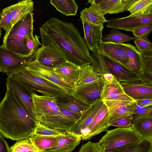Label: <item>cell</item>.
I'll return each instance as SVG.
<instances>
[{"label": "cell", "instance_id": "obj_1", "mask_svg": "<svg viewBox=\"0 0 152 152\" xmlns=\"http://www.w3.org/2000/svg\"><path fill=\"white\" fill-rule=\"evenodd\" d=\"M42 46L52 45L67 60L79 66L90 64L89 50L78 29L72 23L51 18L39 28Z\"/></svg>", "mask_w": 152, "mask_h": 152}, {"label": "cell", "instance_id": "obj_2", "mask_svg": "<svg viewBox=\"0 0 152 152\" xmlns=\"http://www.w3.org/2000/svg\"><path fill=\"white\" fill-rule=\"evenodd\" d=\"M37 123L7 88L4 97L0 103V133L1 134L13 140L28 138L34 134Z\"/></svg>", "mask_w": 152, "mask_h": 152}, {"label": "cell", "instance_id": "obj_3", "mask_svg": "<svg viewBox=\"0 0 152 152\" xmlns=\"http://www.w3.org/2000/svg\"><path fill=\"white\" fill-rule=\"evenodd\" d=\"M33 22L32 12L25 15L5 34L2 46L9 50L23 56L33 54H30L25 45V40L27 36L33 33Z\"/></svg>", "mask_w": 152, "mask_h": 152}, {"label": "cell", "instance_id": "obj_4", "mask_svg": "<svg viewBox=\"0 0 152 152\" xmlns=\"http://www.w3.org/2000/svg\"><path fill=\"white\" fill-rule=\"evenodd\" d=\"M11 76L31 92L37 91L42 95L54 97L69 94L55 84L26 69Z\"/></svg>", "mask_w": 152, "mask_h": 152}, {"label": "cell", "instance_id": "obj_5", "mask_svg": "<svg viewBox=\"0 0 152 152\" xmlns=\"http://www.w3.org/2000/svg\"><path fill=\"white\" fill-rule=\"evenodd\" d=\"M142 139L131 126L108 130L97 143L100 149H114L137 142Z\"/></svg>", "mask_w": 152, "mask_h": 152}, {"label": "cell", "instance_id": "obj_6", "mask_svg": "<svg viewBox=\"0 0 152 152\" xmlns=\"http://www.w3.org/2000/svg\"><path fill=\"white\" fill-rule=\"evenodd\" d=\"M35 58L33 54L23 56L0 46V72L11 75L25 69L28 64Z\"/></svg>", "mask_w": 152, "mask_h": 152}, {"label": "cell", "instance_id": "obj_7", "mask_svg": "<svg viewBox=\"0 0 152 152\" xmlns=\"http://www.w3.org/2000/svg\"><path fill=\"white\" fill-rule=\"evenodd\" d=\"M61 115L42 116L37 120L40 124L62 133L71 132L81 115L59 107Z\"/></svg>", "mask_w": 152, "mask_h": 152}, {"label": "cell", "instance_id": "obj_8", "mask_svg": "<svg viewBox=\"0 0 152 152\" xmlns=\"http://www.w3.org/2000/svg\"><path fill=\"white\" fill-rule=\"evenodd\" d=\"M31 0L20 1L4 9L0 13V28L7 33L11 27L26 14L34 10Z\"/></svg>", "mask_w": 152, "mask_h": 152}, {"label": "cell", "instance_id": "obj_9", "mask_svg": "<svg viewBox=\"0 0 152 152\" xmlns=\"http://www.w3.org/2000/svg\"><path fill=\"white\" fill-rule=\"evenodd\" d=\"M26 69L37 76L55 84L69 94L73 96L75 86L57 75L53 68L45 66L33 60L29 63Z\"/></svg>", "mask_w": 152, "mask_h": 152}, {"label": "cell", "instance_id": "obj_10", "mask_svg": "<svg viewBox=\"0 0 152 152\" xmlns=\"http://www.w3.org/2000/svg\"><path fill=\"white\" fill-rule=\"evenodd\" d=\"M7 76L6 83L7 88L11 91L20 104L31 117L37 121L31 97L32 92L11 75Z\"/></svg>", "mask_w": 152, "mask_h": 152}, {"label": "cell", "instance_id": "obj_11", "mask_svg": "<svg viewBox=\"0 0 152 152\" xmlns=\"http://www.w3.org/2000/svg\"><path fill=\"white\" fill-rule=\"evenodd\" d=\"M105 80L103 76L94 82L76 86L73 96L91 105L101 99V95Z\"/></svg>", "mask_w": 152, "mask_h": 152}, {"label": "cell", "instance_id": "obj_12", "mask_svg": "<svg viewBox=\"0 0 152 152\" xmlns=\"http://www.w3.org/2000/svg\"><path fill=\"white\" fill-rule=\"evenodd\" d=\"M120 83L125 94L134 101L152 99V82L137 77L134 80Z\"/></svg>", "mask_w": 152, "mask_h": 152}, {"label": "cell", "instance_id": "obj_13", "mask_svg": "<svg viewBox=\"0 0 152 152\" xmlns=\"http://www.w3.org/2000/svg\"><path fill=\"white\" fill-rule=\"evenodd\" d=\"M152 23V13L145 15H131L121 18H112L107 20L106 27L132 31L138 27Z\"/></svg>", "mask_w": 152, "mask_h": 152}, {"label": "cell", "instance_id": "obj_14", "mask_svg": "<svg viewBox=\"0 0 152 152\" xmlns=\"http://www.w3.org/2000/svg\"><path fill=\"white\" fill-rule=\"evenodd\" d=\"M35 54L34 61L50 68H55L68 61L62 53L51 45L41 46Z\"/></svg>", "mask_w": 152, "mask_h": 152}, {"label": "cell", "instance_id": "obj_15", "mask_svg": "<svg viewBox=\"0 0 152 152\" xmlns=\"http://www.w3.org/2000/svg\"><path fill=\"white\" fill-rule=\"evenodd\" d=\"M31 97L37 121L42 116L62 114L55 97L39 95L34 92L31 93Z\"/></svg>", "mask_w": 152, "mask_h": 152}, {"label": "cell", "instance_id": "obj_16", "mask_svg": "<svg viewBox=\"0 0 152 152\" xmlns=\"http://www.w3.org/2000/svg\"><path fill=\"white\" fill-rule=\"evenodd\" d=\"M136 0H88L87 3L101 15L117 14L127 11Z\"/></svg>", "mask_w": 152, "mask_h": 152}, {"label": "cell", "instance_id": "obj_17", "mask_svg": "<svg viewBox=\"0 0 152 152\" xmlns=\"http://www.w3.org/2000/svg\"><path fill=\"white\" fill-rule=\"evenodd\" d=\"M108 111L104 104L92 122L81 131V139L89 140L101 132H107L110 126L108 124Z\"/></svg>", "mask_w": 152, "mask_h": 152}, {"label": "cell", "instance_id": "obj_18", "mask_svg": "<svg viewBox=\"0 0 152 152\" xmlns=\"http://www.w3.org/2000/svg\"><path fill=\"white\" fill-rule=\"evenodd\" d=\"M103 61L109 73L119 82H129L137 78V75L130 70L114 61L93 50Z\"/></svg>", "mask_w": 152, "mask_h": 152}, {"label": "cell", "instance_id": "obj_19", "mask_svg": "<svg viewBox=\"0 0 152 152\" xmlns=\"http://www.w3.org/2000/svg\"><path fill=\"white\" fill-rule=\"evenodd\" d=\"M102 100L106 106L108 111V124L110 126L112 123L118 118L126 116H132L134 110V102Z\"/></svg>", "mask_w": 152, "mask_h": 152}, {"label": "cell", "instance_id": "obj_20", "mask_svg": "<svg viewBox=\"0 0 152 152\" xmlns=\"http://www.w3.org/2000/svg\"><path fill=\"white\" fill-rule=\"evenodd\" d=\"M94 49L124 67L129 61L126 54L117 43L102 41L99 42Z\"/></svg>", "mask_w": 152, "mask_h": 152}, {"label": "cell", "instance_id": "obj_21", "mask_svg": "<svg viewBox=\"0 0 152 152\" xmlns=\"http://www.w3.org/2000/svg\"><path fill=\"white\" fill-rule=\"evenodd\" d=\"M101 97L102 100L135 102L125 94L115 78L110 81H105Z\"/></svg>", "mask_w": 152, "mask_h": 152}, {"label": "cell", "instance_id": "obj_22", "mask_svg": "<svg viewBox=\"0 0 152 152\" xmlns=\"http://www.w3.org/2000/svg\"><path fill=\"white\" fill-rule=\"evenodd\" d=\"M81 138L79 135L71 132L65 133L55 145L42 152L72 151L80 144Z\"/></svg>", "mask_w": 152, "mask_h": 152}, {"label": "cell", "instance_id": "obj_23", "mask_svg": "<svg viewBox=\"0 0 152 152\" xmlns=\"http://www.w3.org/2000/svg\"><path fill=\"white\" fill-rule=\"evenodd\" d=\"M84 34V39L89 50L91 51L99 42L103 41L102 31L103 24L94 25L86 21H82Z\"/></svg>", "mask_w": 152, "mask_h": 152}, {"label": "cell", "instance_id": "obj_24", "mask_svg": "<svg viewBox=\"0 0 152 152\" xmlns=\"http://www.w3.org/2000/svg\"><path fill=\"white\" fill-rule=\"evenodd\" d=\"M55 98L59 107L81 115L91 105L69 94Z\"/></svg>", "mask_w": 152, "mask_h": 152}, {"label": "cell", "instance_id": "obj_25", "mask_svg": "<svg viewBox=\"0 0 152 152\" xmlns=\"http://www.w3.org/2000/svg\"><path fill=\"white\" fill-rule=\"evenodd\" d=\"M103 104L100 99L91 104L73 127L71 132L80 136L81 131L92 122Z\"/></svg>", "mask_w": 152, "mask_h": 152}, {"label": "cell", "instance_id": "obj_26", "mask_svg": "<svg viewBox=\"0 0 152 152\" xmlns=\"http://www.w3.org/2000/svg\"><path fill=\"white\" fill-rule=\"evenodd\" d=\"M118 44L125 51L129 58V61L125 67L138 76L142 65L141 53L135 47L129 43Z\"/></svg>", "mask_w": 152, "mask_h": 152}, {"label": "cell", "instance_id": "obj_27", "mask_svg": "<svg viewBox=\"0 0 152 152\" xmlns=\"http://www.w3.org/2000/svg\"><path fill=\"white\" fill-rule=\"evenodd\" d=\"M80 66L67 61L53 68L54 72L59 76L75 86L77 85Z\"/></svg>", "mask_w": 152, "mask_h": 152}, {"label": "cell", "instance_id": "obj_28", "mask_svg": "<svg viewBox=\"0 0 152 152\" xmlns=\"http://www.w3.org/2000/svg\"><path fill=\"white\" fill-rule=\"evenodd\" d=\"M100 152H152V140L142 139L130 145L114 149H100Z\"/></svg>", "mask_w": 152, "mask_h": 152}, {"label": "cell", "instance_id": "obj_29", "mask_svg": "<svg viewBox=\"0 0 152 152\" xmlns=\"http://www.w3.org/2000/svg\"><path fill=\"white\" fill-rule=\"evenodd\" d=\"M62 135L50 136L33 134L28 139L39 152H42L54 146Z\"/></svg>", "mask_w": 152, "mask_h": 152}, {"label": "cell", "instance_id": "obj_30", "mask_svg": "<svg viewBox=\"0 0 152 152\" xmlns=\"http://www.w3.org/2000/svg\"><path fill=\"white\" fill-rule=\"evenodd\" d=\"M102 76H103L97 71L91 64L80 66L76 86L94 82Z\"/></svg>", "mask_w": 152, "mask_h": 152}, {"label": "cell", "instance_id": "obj_31", "mask_svg": "<svg viewBox=\"0 0 152 152\" xmlns=\"http://www.w3.org/2000/svg\"><path fill=\"white\" fill-rule=\"evenodd\" d=\"M131 126L142 139L152 140V118L133 121Z\"/></svg>", "mask_w": 152, "mask_h": 152}, {"label": "cell", "instance_id": "obj_32", "mask_svg": "<svg viewBox=\"0 0 152 152\" xmlns=\"http://www.w3.org/2000/svg\"><path fill=\"white\" fill-rule=\"evenodd\" d=\"M142 65L138 77L152 82V49L141 53Z\"/></svg>", "mask_w": 152, "mask_h": 152}, {"label": "cell", "instance_id": "obj_33", "mask_svg": "<svg viewBox=\"0 0 152 152\" xmlns=\"http://www.w3.org/2000/svg\"><path fill=\"white\" fill-rule=\"evenodd\" d=\"M50 3L59 12L66 16L76 15L78 6L74 0H51Z\"/></svg>", "mask_w": 152, "mask_h": 152}, {"label": "cell", "instance_id": "obj_34", "mask_svg": "<svg viewBox=\"0 0 152 152\" xmlns=\"http://www.w3.org/2000/svg\"><path fill=\"white\" fill-rule=\"evenodd\" d=\"M80 18L82 21H86L95 25L103 24L107 22L104 15L100 14L90 6L80 12Z\"/></svg>", "mask_w": 152, "mask_h": 152}, {"label": "cell", "instance_id": "obj_35", "mask_svg": "<svg viewBox=\"0 0 152 152\" xmlns=\"http://www.w3.org/2000/svg\"><path fill=\"white\" fill-rule=\"evenodd\" d=\"M128 11L131 15H141L152 13V0H136Z\"/></svg>", "mask_w": 152, "mask_h": 152}, {"label": "cell", "instance_id": "obj_36", "mask_svg": "<svg viewBox=\"0 0 152 152\" xmlns=\"http://www.w3.org/2000/svg\"><path fill=\"white\" fill-rule=\"evenodd\" d=\"M135 39V38L134 37H132L118 31L116 29L112 28L110 30L109 33L104 36L103 41L119 44Z\"/></svg>", "mask_w": 152, "mask_h": 152}, {"label": "cell", "instance_id": "obj_37", "mask_svg": "<svg viewBox=\"0 0 152 152\" xmlns=\"http://www.w3.org/2000/svg\"><path fill=\"white\" fill-rule=\"evenodd\" d=\"M134 110L132 115V122L142 119L152 118V105L145 107L133 102Z\"/></svg>", "mask_w": 152, "mask_h": 152}, {"label": "cell", "instance_id": "obj_38", "mask_svg": "<svg viewBox=\"0 0 152 152\" xmlns=\"http://www.w3.org/2000/svg\"><path fill=\"white\" fill-rule=\"evenodd\" d=\"M10 152H39L33 146L30 140L25 139L17 141L10 148Z\"/></svg>", "mask_w": 152, "mask_h": 152}, {"label": "cell", "instance_id": "obj_39", "mask_svg": "<svg viewBox=\"0 0 152 152\" xmlns=\"http://www.w3.org/2000/svg\"><path fill=\"white\" fill-rule=\"evenodd\" d=\"M39 37L37 35L34 37L32 33L26 37L25 44L30 54H34L39 48V46L42 45L39 40Z\"/></svg>", "mask_w": 152, "mask_h": 152}, {"label": "cell", "instance_id": "obj_40", "mask_svg": "<svg viewBox=\"0 0 152 152\" xmlns=\"http://www.w3.org/2000/svg\"><path fill=\"white\" fill-rule=\"evenodd\" d=\"M64 133L46 127L40 124L37 122L34 134L41 136H56L62 135Z\"/></svg>", "mask_w": 152, "mask_h": 152}, {"label": "cell", "instance_id": "obj_41", "mask_svg": "<svg viewBox=\"0 0 152 152\" xmlns=\"http://www.w3.org/2000/svg\"><path fill=\"white\" fill-rule=\"evenodd\" d=\"M152 30V23L141 26L135 29L132 32L135 39L147 38Z\"/></svg>", "mask_w": 152, "mask_h": 152}, {"label": "cell", "instance_id": "obj_42", "mask_svg": "<svg viewBox=\"0 0 152 152\" xmlns=\"http://www.w3.org/2000/svg\"><path fill=\"white\" fill-rule=\"evenodd\" d=\"M136 48L140 53L146 52L152 49V44L147 38L135 39L134 41Z\"/></svg>", "mask_w": 152, "mask_h": 152}, {"label": "cell", "instance_id": "obj_43", "mask_svg": "<svg viewBox=\"0 0 152 152\" xmlns=\"http://www.w3.org/2000/svg\"><path fill=\"white\" fill-rule=\"evenodd\" d=\"M132 116H126L117 119L112 123L110 126L118 127H129L132 123Z\"/></svg>", "mask_w": 152, "mask_h": 152}, {"label": "cell", "instance_id": "obj_44", "mask_svg": "<svg viewBox=\"0 0 152 152\" xmlns=\"http://www.w3.org/2000/svg\"><path fill=\"white\" fill-rule=\"evenodd\" d=\"M77 152H100L97 142L89 141L83 144Z\"/></svg>", "mask_w": 152, "mask_h": 152}, {"label": "cell", "instance_id": "obj_45", "mask_svg": "<svg viewBox=\"0 0 152 152\" xmlns=\"http://www.w3.org/2000/svg\"><path fill=\"white\" fill-rule=\"evenodd\" d=\"M0 152H10V148L4 137L0 134Z\"/></svg>", "mask_w": 152, "mask_h": 152}, {"label": "cell", "instance_id": "obj_46", "mask_svg": "<svg viewBox=\"0 0 152 152\" xmlns=\"http://www.w3.org/2000/svg\"><path fill=\"white\" fill-rule=\"evenodd\" d=\"M138 104L146 107L152 105V99H145L135 101Z\"/></svg>", "mask_w": 152, "mask_h": 152}, {"label": "cell", "instance_id": "obj_47", "mask_svg": "<svg viewBox=\"0 0 152 152\" xmlns=\"http://www.w3.org/2000/svg\"><path fill=\"white\" fill-rule=\"evenodd\" d=\"M103 77L105 81H109L112 80L115 78L114 76L111 74L107 73L103 75Z\"/></svg>", "mask_w": 152, "mask_h": 152}, {"label": "cell", "instance_id": "obj_48", "mask_svg": "<svg viewBox=\"0 0 152 152\" xmlns=\"http://www.w3.org/2000/svg\"><path fill=\"white\" fill-rule=\"evenodd\" d=\"M1 28H0V37H1Z\"/></svg>", "mask_w": 152, "mask_h": 152}, {"label": "cell", "instance_id": "obj_49", "mask_svg": "<svg viewBox=\"0 0 152 152\" xmlns=\"http://www.w3.org/2000/svg\"><path fill=\"white\" fill-rule=\"evenodd\" d=\"M62 152H72V151H67Z\"/></svg>", "mask_w": 152, "mask_h": 152}, {"label": "cell", "instance_id": "obj_50", "mask_svg": "<svg viewBox=\"0 0 152 152\" xmlns=\"http://www.w3.org/2000/svg\"></svg>", "mask_w": 152, "mask_h": 152}]
</instances>
